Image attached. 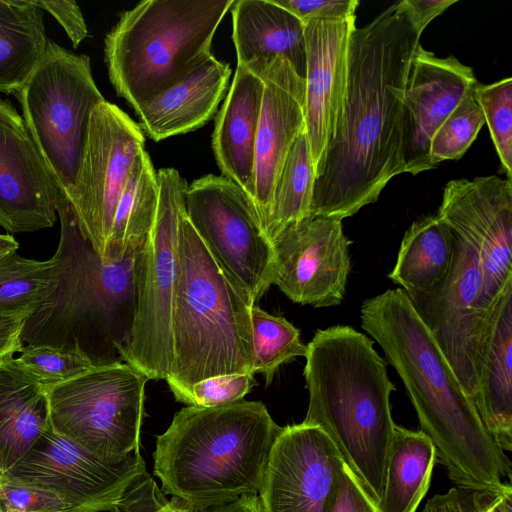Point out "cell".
I'll return each instance as SVG.
<instances>
[{"instance_id": "cell-44", "label": "cell", "mask_w": 512, "mask_h": 512, "mask_svg": "<svg viewBox=\"0 0 512 512\" xmlns=\"http://www.w3.org/2000/svg\"><path fill=\"white\" fill-rule=\"evenodd\" d=\"M28 316H0V361L13 357L23 347L21 332Z\"/></svg>"}, {"instance_id": "cell-2", "label": "cell", "mask_w": 512, "mask_h": 512, "mask_svg": "<svg viewBox=\"0 0 512 512\" xmlns=\"http://www.w3.org/2000/svg\"><path fill=\"white\" fill-rule=\"evenodd\" d=\"M362 329L400 376L420 431L456 486L503 490L511 462L484 426L434 338L401 288L366 299Z\"/></svg>"}, {"instance_id": "cell-10", "label": "cell", "mask_w": 512, "mask_h": 512, "mask_svg": "<svg viewBox=\"0 0 512 512\" xmlns=\"http://www.w3.org/2000/svg\"><path fill=\"white\" fill-rule=\"evenodd\" d=\"M149 378L125 362L92 366L47 386L50 426L106 462L140 451Z\"/></svg>"}, {"instance_id": "cell-11", "label": "cell", "mask_w": 512, "mask_h": 512, "mask_svg": "<svg viewBox=\"0 0 512 512\" xmlns=\"http://www.w3.org/2000/svg\"><path fill=\"white\" fill-rule=\"evenodd\" d=\"M184 213L215 262L255 305L273 284L275 254L244 191L222 175L203 176L187 186Z\"/></svg>"}, {"instance_id": "cell-45", "label": "cell", "mask_w": 512, "mask_h": 512, "mask_svg": "<svg viewBox=\"0 0 512 512\" xmlns=\"http://www.w3.org/2000/svg\"><path fill=\"white\" fill-rule=\"evenodd\" d=\"M417 23L425 29L428 24L441 15L457 0H405Z\"/></svg>"}, {"instance_id": "cell-15", "label": "cell", "mask_w": 512, "mask_h": 512, "mask_svg": "<svg viewBox=\"0 0 512 512\" xmlns=\"http://www.w3.org/2000/svg\"><path fill=\"white\" fill-rule=\"evenodd\" d=\"M436 214L475 250L482 274L478 305L493 310L512 282V182L496 175L451 180Z\"/></svg>"}, {"instance_id": "cell-22", "label": "cell", "mask_w": 512, "mask_h": 512, "mask_svg": "<svg viewBox=\"0 0 512 512\" xmlns=\"http://www.w3.org/2000/svg\"><path fill=\"white\" fill-rule=\"evenodd\" d=\"M228 63L211 56L190 74L134 110L154 141L194 131L209 122L226 94Z\"/></svg>"}, {"instance_id": "cell-27", "label": "cell", "mask_w": 512, "mask_h": 512, "mask_svg": "<svg viewBox=\"0 0 512 512\" xmlns=\"http://www.w3.org/2000/svg\"><path fill=\"white\" fill-rule=\"evenodd\" d=\"M453 249L454 234L437 214L418 219L406 230L388 278L406 294L427 291L447 275Z\"/></svg>"}, {"instance_id": "cell-17", "label": "cell", "mask_w": 512, "mask_h": 512, "mask_svg": "<svg viewBox=\"0 0 512 512\" xmlns=\"http://www.w3.org/2000/svg\"><path fill=\"white\" fill-rule=\"evenodd\" d=\"M341 463L320 428L304 422L282 427L257 494L261 512H326Z\"/></svg>"}, {"instance_id": "cell-46", "label": "cell", "mask_w": 512, "mask_h": 512, "mask_svg": "<svg viewBox=\"0 0 512 512\" xmlns=\"http://www.w3.org/2000/svg\"><path fill=\"white\" fill-rule=\"evenodd\" d=\"M19 248L18 241L9 234H0V259L17 252Z\"/></svg>"}, {"instance_id": "cell-19", "label": "cell", "mask_w": 512, "mask_h": 512, "mask_svg": "<svg viewBox=\"0 0 512 512\" xmlns=\"http://www.w3.org/2000/svg\"><path fill=\"white\" fill-rule=\"evenodd\" d=\"M61 193L22 116L0 98V227L10 233L51 228Z\"/></svg>"}, {"instance_id": "cell-33", "label": "cell", "mask_w": 512, "mask_h": 512, "mask_svg": "<svg viewBox=\"0 0 512 512\" xmlns=\"http://www.w3.org/2000/svg\"><path fill=\"white\" fill-rule=\"evenodd\" d=\"M252 329L251 373H260L269 385L279 367L306 355L300 331L286 318L267 313L259 306L250 309Z\"/></svg>"}, {"instance_id": "cell-29", "label": "cell", "mask_w": 512, "mask_h": 512, "mask_svg": "<svg viewBox=\"0 0 512 512\" xmlns=\"http://www.w3.org/2000/svg\"><path fill=\"white\" fill-rule=\"evenodd\" d=\"M48 42L43 10L33 0H0V93L15 94Z\"/></svg>"}, {"instance_id": "cell-31", "label": "cell", "mask_w": 512, "mask_h": 512, "mask_svg": "<svg viewBox=\"0 0 512 512\" xmlns=\"http://www.w3.org/2000/svg\"><path fill=\"white\" fill-rule=\"evenodd\" d=\"M315 170L305 129L294 140L276 181L264 232L273 242L311 217Z\"/></svg>"}, {"instance_id": "cell-7", "label": "cell", "mask_w": 512, "mask_h": 512, "mask_svg": "<svg viewBox=\"0 0 512 512\" xmlns=\"http://www.w3.org/2000/svg\"><path fill=\"white\" fill-rule=\"evenodd\" d=\"M234 0H146L125 11L104 40L112 86L133 108L208 60Z\"/></svg>"}, {"instance_id": "cell-35", "label": "cell", "mask_w": 512, "mask_h": 512, "mask_svg": "<svg viewBox=\"0 0 512 512\" xmlns=\"http://www.w3.org/2000/svg\"><path fill=\"white\" fill-rule=\"evenodd\" d=\"M474 94L506 179L512 182V78L488 85L477 83Z\"/></svg>"}, {"instance_id": "cell-43", "label": "cell", "mask_w": 512, "mask_h": 512, "mask_svg": "<svg viewBox=\"0 0 512 512\" xmlns=\"http://www.w3.org/2000/svg\"><path fill=\"white\" fill-rule=\"evenodd\" d=\"M33 2L57 20L70 39L73 48H77L88 37L87 24L75 1L33 0Z\"/></svg>"}, {"instance_id": "cell-3", "label": "cell", "mask_w": 512, "mask_h": 512, "mask_svg": "<svg viewBox=\"0 0 512 512\" xmlns=\"http://www.w3.org/2000/svg\"><path fill=\"white\" fill-rule=\"evenodd\" d=\"M304 423L320 428L372 503L385 482L395 423L385 361L364 333L346 325L315 332L306 345Z\"/></svg>"}, {"instance_id": "cell-32", "label": "cell", "mask_w": 512, "mask_h": 512, "mask_svg": "<svg viewBox=\"0 0 512 512\" xmlns=\"http://www.w3.org/2000/svg\"><path fill=\"white\" fill-rule=\"evenodd\" d=\"M54 261L11 253L0 259V316H29L46 297Z\"/></svg>"}, {"instance_id": "cell-26", "label": "cell", "mask_w": 512, "mask_h": 512, "mask_svg": "<svg viewBox=\"0 0 512 512\" xmlns=\"http://www.w3.org/2000/svg\"><path fill=\"white\" fill-rule=\"evenodd\" d=\"M49 424L45 386L14 356L0 361V476L26 454Z\"/></svg>"}, {"instance_id": "cell-6", "label": "cell", "mask_w": 512, "mask_h": 512, "mask_svg": "<svg viewBox=\"0 0 512 512\" xmlns=\"http://www.w3.org/2000/svg\"><path fill=\"white\" fill-rule=\"evenodd\" d=\"M178 259L172 360L165 380L175 399L186 404L192 386L204 379L251 373L253 304L215 262L184 212Z\"/></svg>"}, {"instance_id": "cell-12", "label": "cell", "mask_w": 512, "mask_h": 512, "mask_svg": "<svg viewBox=\"0 0 512 512\" xmlns=\"http://www.w3.org/2000/svg\"><path fill=\"white\" fill-rule=\"evenodd\" d=\"M481 287L475 250L454 234L452 262L444 279L427 291L407 294L473 402L494 312L479 307Z\"/></svg>"}, {"instance_id": "cell-4", "label": "cell", "mask_w": 512, "mask_h": 512, "mask_svg": "<svg viewBox=\"0 0 512 512\" xmlns=\"http://www.w3.org/2000/svg\"><path fill=\"white\" fill-rule=\"evenodd\" d=\"M60 222L51 287L27 317L21 341L84 354L93 366L123 362L119 349L132 329L136 309L134 263L101 258L82 235L74 209L61 193Z\"/></svg>"}, {"instance_id": "cell-42", "label": "cell", "mask_w": 512, "mask_h": 512, "mask_svg": "<svg viewBox=\"0 0 512 512\" xmlns=\"http://www.w3.org/2000/svg\"><path fill=\"white\" fill-rule=\"evenodd\" d=\"M303 24L315 18L344 19L355 15L357 0H273Z\"/></svg>"}, {"instance_id": "cell-25", "label": "cell", "mask_w": 512, "mask_h": 512, "mask_svg": "<svg viewBox=\"0 0 512 512\" xmlns=\"http://www.w3.org/2000/svg\"><path fill=\"white\" fill-rule=\"evenodd\" d=\"M230 10L237 65L280 56L305 78L304 24L296 16L273 0H236Z\"/></svg>"}, {"instance_id": "cell-48", "label": "cell", "mask_w": 512, "mask_h": 512, "mask_svg": "<svg viewBox=\"0 0 512 512\" xmlns=\"http://www.w3.org/2000/svg\"><path fill=\"white\" fill-rule=\"evenodd\" d=\"M0 512H1V510H0Z\"/></svg>"}, {"instance_id": "cell-20", "label": "cell", "mask_w": 512, "mask_h": 512, "mask_svg": "<svg viewBox=\"0 0 512 512\" xmlns=\"http://www.w3.org/2000/svg\"><path fill=\"white\" fill-rule=\"evenodd\" d=\"M477 84L471 67L454 56L437 57L420 45L411 61L402 102L403 173L434 169L430 141L437 128Z\"/></svg>"}, {"instance_id": "cell-37", "label": "cell", "mask_w": 512, "mask_h": 512, "mask_svg": "<svg viewBox=\"0 0 512 512\" xmlns=\"http://www.w3.org/2000/svg\"><path fill=\"white\" fill-rule=\"evenodd\" d=\"M116 512H261L258 495H246L231 503L206 510H193L167 500L150 475L143 477L123 497Z\"/></svg>"}, {"instance_id": "cell-1", "label": "cell", "mask_w": 512, "mask_h": 512, "mask_svg": "<svg viewBox=\"0 0 512 512\" xmlns=\"http://www.w3.org/2000/svg\"><path fill=\"white\" fill-rule=\"evenodd\" d=\"M423 29L405 0L353 30L336 132L315 175L311 217L343 220L402 174V102Z\"/></svg>"}, {"instance_id": "cell-18", "label": "cell", "mask_w": 512, "mask_h": 512, "mask_svg": "<svg viewBox=\"0 0 512 512\" xmlns=\"http://www.w3.org/2000/svg\"><path fill=\"white\" fill-rule=\"evenodd\" d=\"M244 66L263 81L250 203L264 229L276 181L294 140L305 129L306 85L284 57L259 58Z\"/></svg>"}, {"instance_id": "cell-8", "label": "cell", "mask_w": 512, "mask_h": 512, "mask_svg": "<svg viewBox=\"0 0 512 512\" xmlns=\"http://www.w3.org/2000/svg\"><path fill=\"white\" fill-rule=\"evenodd\" d=\"M14 95L35 145L67 195L79 167L90 115L105 101L89 56L48 39L40 61Z\"/></svg>"}, {"instance_id": "cell-36", "label": "cell", "mask_w": 512, "mask_h": 512, "mask_svg": "<svg viewBox=\"0 0 512 512\" xmlns=\"http://www.w3.org/2000/svg\"><path fill=\"white\" fill-rule=\"evenodd\" d=\"M19 353L18 364L45 387L73 379L93 366L79 351L49 345L26 344Z\"/></svg>"}, {"instance_id": "cell-40", "label": "cell", "mask_w": 512, "mask_h": 512, "mask_svg": "<svg viewBox=\"0 0 512 512\" xmlns=\"http://www.w3.org/2000/svg\"><path fill=\"white\" fill-rule=\"evenodd\" d=\"M456 486L429 499L422 512H488L507 491Z\"/></svg>"}, {"instance_id": "cell-23", "label": "cell", "mask_w": 512, "mask_h": 512, "mask_svg": "<svg viewBox=\"0 0 512 512\" xmlns=\"http://www.w3.org/2000/svg\"><path fill=\"white\" fill-rule=\"evenodd\" d=\"M262 98L261 77L251 67L237 65L212 134V149L222 176L236 183L249 201Z\"/></svg>"}, {"instance_id": "cell-21", "label": "cell", "mask_w": 512, "mask_h": 512, "mask_svg": "<svg viewBox=\"0 0 512 512\" xmlns=\"http://www.w3.org/2000/svg\"><path fill=\"white\" fill-rule=\"evenodd\" d=\"M356 16L315 18L304 24L307 134L315 175L339 122L344 101L348 48Z\"/></svg>"}, {"instance_id": "cell-13", "label": "cell", "mask_w": 512, "mask_h": 512, "mask_svg": "<svg viewBox=\"0 0 512 512\" xmlns=\"http://www.w3.org/2000/svg\"><path fill=\"white\" fill-rule=\"evenodd\" d=\"M144 132L123 110L103 101L90 115L86 141L70 192L65 195L80 231L105 259L112 222Z\"/></svg>"}, {"instance_id": "cell-34", "label": "cell", "mask_w": 512, "mask_h": 512, "mask_svg": "<svg viewBox=\"0 0 512 512\" xmlns=\"http://www.w3.org/2000/svg\"><path fill=\"white\" fill-rule=\"evenodd\" d=\"M474 88L464 96L432 136L429 155L435 168L443 161L460 159L485 124Z\"/></svg>"}, {"instance_id": "cell-16", "label": "cell", "mask_w": 512, "mask_h": 512, "mask_svg": "<svg viewBox=\"0 0 512 512\" xmlns=\"http://www.w3.org/2000/svg\"><path fill=\"white\" fill-rule=\"evenodd\" d=\"M273 284L294 303L315 308L339 305L351 271L342 220L310 217L273 242Z\"/></svg>"}, {"instance_id": "cell-47", "label": "cell", "mask_w": 512, "mask_h": 512, "mask_svg": "<svg viewBox=\"0 0 512 512\" xmlns=\"http://www.w3.org/2000/svg\"><path fill=\"white\" fill-rule=\"evenodd\" d=\"M488 512H512V490L504 493Z\"/></svg>"}, {"instance_id": "cell-28", "label": "cell", "mask_w": 512, "mask_h": 512, "mask_svg": "<svg viewBox=\"0 0 512 512\" xmlns=\"http://www.w3.org/2000/svg\"><path fill=\"white\" fill-rule=\"evenodd\" d=\"M435 461V448L423 432L396 424L376 512H416L429 489Z\"/></svg>"}, {"instance_id": "cell-14", "label": "cell", "mask_w": 512, "mask_h": 512, "mask_svg": "<svg viewBox=\"0 0 512 512\" xmlns=\"http://www.w3.org/2000/svg\"><path fill=\"white\" fill-rule=\"evenodd\" d=\"M140 451L106 462L48 427L8 477L56 492L93 512H116L126 492L146 473Z\"/></svg>"}, {"instance_id": "cell-38", "label": "cell", "mask_w": 512, "mask_h": 512, "mask_svg": "<svg viewBox=\"0 0 512 512\" xmlns=\"http://www.w3.org/2000/svg\"><path fill=\"white\" fill-rule=\"evenodd\" d=\"M1 512H93L62 495L0 476Z\"/></svg>"}, {"instance_id": "cell-41", "label": "cell", "mask_w": 512, "mask_h": 512, "mask_svg": "<svg viewBox=\"0 0 512 512\" xmlns=\"http://www.w3.org/2000/svg\"><path fill=\"white\" fill-rule=\"evenodd\" d=\"M326 512H376V506L343 462L337 471Z\"/></svg>"}, {"instance_id": "cell-9", "label": "cell", "mask_w": 512, "mask_h": 512, "mask_svg": "<svg viewBox=\"0 0 512 512\" xmlns=\"http://www.w3.org/2000/svg\"><path fill=\"white\" fill-rule=\"evenodd\" d=\"M156 219L134 263L136 309L119 349L123 362L149 380L165 379L172 360V317L178 278V229L186 180L175 168L157 171Z\"/></svg>"}, {"instance_id": "cell-24", "label": "cell", "mask_w": 512, "mask_h": 512, "mask_svg": "<svg viewBox=\"0 0 512 512\" xmlns=\"http://www.w3.org/2000/svg\"><path fill=\"white\" fill-rule=\"evenodd\" d=\"M512 282L494 307L474 404L496 443L512 450Z\"/></svg>"}, {"instance_id": "cell-39", "label": "cell", "mask_w": 512, "mask_h": 512, "mask_svg": "<svg viewBox=\"0 0 512 512\" xmlns=\"http://www.w3.org/2000/svg\"><path fill=\"white\" fill-rule=\"evenodd\" d=\"M255 384L251 373L216 375L194 384L186 404L215 407L241 401Z\"/></svg>"}, {"instance_id": "cell-5", "label": "cell", "mask_w": 512, "mask_h": 512, "mask_svg": "<svg viewBox=\"0 0 512 512\" xmlns=\"http://www.w3.org/2000/svg\"><path fill=\"white\" fill-rule=\"evenodd\" d=\"M281 429L260 401L182 408L156 439L161 491L200 511L257 495Z\"/></svg>"}, {"instance_id": "cell-30", "label": "cell", "mask_w": 512, "mask_h": 512, "mask_svg": "<svg viewBox=\"0 0 512 512\" xmlns=\"http://www.w3.org/2000/svg\"><path fill=\"white\" fill-rule=\"evenodd\" d=\"M158 196L157 172L144 149L134 160L116 206L105 259L122 260L140 252L156 219Z\"/></svg>"}]
</instances>
